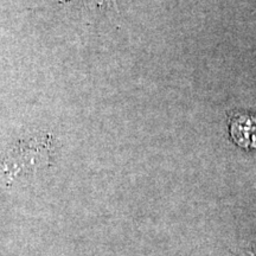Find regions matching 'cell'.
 <instances>
[{
	"instance_id": "1",
	"label": "cell",
	"mask_w": 256,
	"mask_h": 256,
	"mask_svg": "<svg viewBox=\"0 0 256 256\" xmlns=\"http://www.w3.org/2000/svg\"><path fill=\"white\" fill-rule=\"evenodd\" d=\"M50 151L49 136L18 142L0 160V188H10L20 174L46 168Z\"/></svg>"
},
{
	"instance_id": "2",
	"label": "cell",
	"mask_w": 256,
	"mask_h": 256,
	"mask_svg": "<svg viewBox=\"0 0 256 256\" xmlns=\"http://www.w3.org/2000/svg\"><path fill=\"white\" fill-rule=\"evenodd\" d=\"M230 136L236 145L248 150H256V116L238 115L230 122Z\"/></svg>"
}]
</instances>
